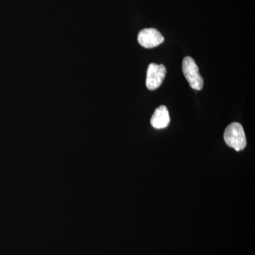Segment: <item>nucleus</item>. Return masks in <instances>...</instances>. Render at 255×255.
I'll use <instances>...</instances> for the list:
<instances>
[{"mask_svg": "<svg viewBox=\"0 0 255 255\" xmlns=\"http://www.w3.org/2000/svg\"><path fill=\"white\" fill-rule=\"evenodd\" d=\"M223 137L226 143L236 151H241L246 147L247 145L246 133L241 124H230L226 128Z\"/></svg>", "mask_w": 255, "mask_h": 255, "instance_id": "f257e3e1", "label": "nucleus"}, {"mask_svg": "<svg viewBox=\"0 0 255 255\" xmlns=\"http://www.w3.org/2000/svg\"><path fill=\"white\" fill-rule=\"evenodd\" d=\"M183 74L191 88L195 90H202L204 86V80L199 73V68L196 62L191 57L184 58L182 63Z\"/></svg>", "mask_w": 255, "mask_h": 255, "instance_id": "f03ea898", "label": "nucleus"}, {"mask_svg": "<svg viewBox=\"0 0 255 255\" xmlns=\"http://www.w3.org/2000/svg\"><path fill=\"white\" fill-rule=\"evenodd\" d=\"M167 73L164 65L150 63L147 68L146 86L149 90H155L161 86Z\"/></svg>", "mask_w": 255, "mask_h": 255, "instance_id": "7ed1b4c3", "label": "nucleus"}, {"mask_svg": "<svg viewBox=\"0 0 255 255\" xmlns=\"http://www.w3.org/2000/svg\"><path fill=\"white\" fill-rule=\"evenodd\" d=\"M137 41L140 46L145 48H152L158 46L164 41L162 33L153 28H145L139 32Z\"/></svg>", "mask_w": 255, "mask_h": 255, "instance_id": "20e7f679", "label": "nucleus"}, {"mask_svg": "<svg viewBox=\"0 0 255 255\" xmlns=\"http://www.w3.org/2000/svg\"><path fill=\"white\" fill-rule=\"evenodd\" d=\"M170 122V117L168 110L165 106L162 105L156 109L152 118L150 124L155 128L162 129L168 127Z\"/></svg>", "mask_w": 255, "mask_h": 255, "instance_id": "39448f33", "label": "nucleus"}]
</instances>
